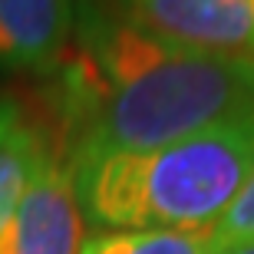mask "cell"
Listing matches in <instances>:
<instances>
[{"label":"cell","mask_w":254,"mask_h":254,"mask_svg":"<svg viewBox=\"0 0 254 254\" xmlns=\"http://www.w3.org/2000/svg\"><path fill=\"white\" fill-rule=\"evenodd\" d=\"M73 43L47 106L73 162L159 149L254 113V63L169 43L116 0H76Z\"/></svg>","instance_id":"obj_1"},{"label":"cell","mask_w":254,"mask_h":254,"mask_svg":"<svg viewBox=\"0 0 254 254\" xmlns=\"http://www.w3.org/2000/svg\"><path fill=\"white\" fill-rule=\"evenodd\" d=\"M73 169L83 215L99 231H215L254 175V113Z\"/></svg>","instance_id":"obj_2"},{"label":"cell","mask_w":254,"mask_h":254,"mask_svg":"<svg viewBox=\"0 0 254 254\" xmlns=\"http://www.w3.org/2000/svg\"><path fill=\"white\" fill-rule=\"evenodd\" d=\"M83 241L86 215L76 191V169L53 123V139L0 228V254H79Z\"/></svg>","instance_id":"obj_3"},{"label":"cell","mask_w":254,"mask_h":254,"mask_svg":"<svg viewBox=\"0 0 254 254\" xmlns=\"http://www.w3.org/2000/svg\"><path fill=\"white\" fill-rule=\"evenodd\" d=\"M169 43L254 63V0H116Z\"/></svg>","instance_id":"obj_4"},{"label":"cell","mask_w":254,"mask_h":254,"mask_svg":"<svg viewBox=\"0 0 254 254\" xmlns=\"http://www.w3.org/2000/svg\"><path fill=\"white\" fill-rule=\"evenodd\" d=\"M76 37V0H0V69L53 76Z\"/></svg>","instance_id":"obj_5"},{"label":"cell","mask_w":254,"mask_h":254,"mask_svg":"<svg viewBox=\"0 0 254 254\" xmlns=\"http://www.w3.org/2000/svg\"><path fill=\"white\" fill-rule=\"evenodd\" d=\"M50 139V109H33L17 96H0V228L7 225Z\"/></svg>","instance_id":"obj_6"},{"label":"cell","mask_w":254,"mask_h":254,"mask_svg":"<svg viewBox=\"0 0 254 254\" xmlns=\"http://www.w3.org/2000/svg\"><path fill=\"white\" fill-rule=\"evenodd\" d=\"M79 254H215V231H96Z\"/></svg>","instance_id":"obj_7"},{"label":"cell","mask_w":254,"mask_h":254,"mask_svg":"<svg viewBox=\"0 0 254 254\" xmlns=\"http://www.w3.org/2000/svg\"><path fill=\"white\" fill-rule=\"evenodd\" d=\"M241 241H254V175L215 228V251L235 248Z\"/></svg>","instance_id":"obj_8"},{"label":"cell","mask_w":254,"mask_h":254,"mask_svg":"<svg viewBox=\"0 0 254 254\" xmlns=\"http://www.w3.org/2000/svg\"><path fill=\"white\" fill-rule=\"evenodd\" d=\"M215 254H254V241H241V245L225 248V251H215Z\"/></svg>","instance_id":"obj_9"}]
</instances>
